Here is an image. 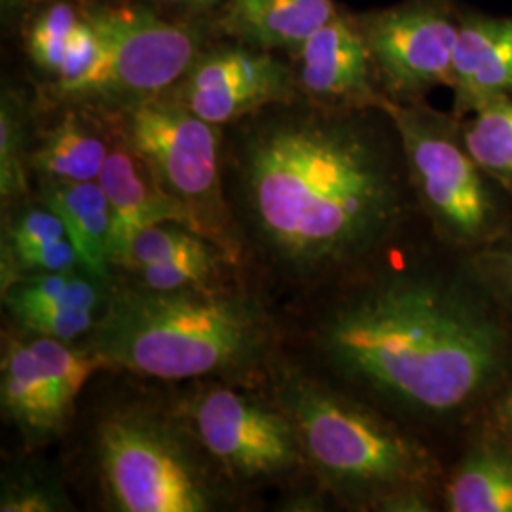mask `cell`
I'll return each mask as SVG.
<instances>
[{"mask_svg":"<svg viewBox=\"0 0 512 512\" xmlns=\"http://www.w3.org/2000/svg\"><path fill=\"white\" fill-rule=\"evenodd\" d=\"M260 112L230 160L226 198L241 249L294 285L378 251L412 194L391 116L308 99Z\"/></svg>","mask_w":512,"mask_h":512,"instance_id":"1","label":"cell"},{"mask_svg":"<svg viewBox=\"0 0 512 512\" xmlns=\"http://www.w3.org/2000/svg\"><path fill=\"white\" fill-rule=\"evenodd\" d=\"M351 384L421 416H450L503 372L507 338L471 294L429 275H385L338 300L317 330Z\"/></svg>","mask_w":512,"mask_h":512,"instance_id":"2","label":"cell"},{"mask_svg":"<svg viewBox=\"0 0 512 512\" xmlns=\"http://www.w3.org/2000/svg\"><path fill=\"white\" fill-rule=\"evenodd\" d=\"M274 346V321L262 304L217 283L112 287L86 344L107 368L171 382L249 376Z\"/></svg>","mask_w":512,"mask_h":512,"instance_id":"3","label":"cell"},{"mask_svg":"<svg viewBox=\"0 0 512 512\" xmlns=\"http://www.w3.org/2000/svg\"><path fill=\"white\" fill-rule=\"evenodd\" d=\"M279 403L298 429L306 465L330 492L387 511L423 509L435 465L416 440L370 408L306 374L279 382Z\"/></svg>","mask_w":512,"mask_h":512,"instance_id":"4","label":"cell"},{"mask_svg":"<svg viewBox=\"0 0 512 512\" xmlns=\"http://www.w3.org/2000/svg\"><path fill=\"white\" fill-rule=\"evenodd\" d=\"M95 461L114 511L209 512L224 503L226 476L183 416L112 408L95 431Z\"/></svg>","mask_w":512,"mask_h":512,"instance_id":"5","label":"cell"},{"mask_svg":"<svg viewBox=\"0 0 512 512\" xmlns=\"http://www.w3.org/2000/svg\"><path fill=\"white\" fill-rule=\"evenodd\" d=\"M384 109L401 139L412 196L435 230L459 247L494 243L509 194L469 154L458 116L425 101H385Z\"/></svg>","mask_w":512,"mask_h":512,"instance_id":"6","label":"cell"},{"mask_svg":"<svg viewBox=\"0 0 512 512\" xmlns=\"http://www.w3.org/2000/svg\"><path fill=\"white\" fill-rule=\"evenodd\" d=\"M124 128V141L179 203L188 226L238 262L243 249L220 175V126L162 95L126 110Z\"/></svg>","mask_w":512,"mask_h":512,"instance_id":"7","label":"cell"},{"mask_svg":"<svg viewBox=\"0 0 512 512\" xmlns=\"http://www.w3.org/2000/svg\"><path fill=\"white\" fill-rule=\"evenodd\" d=\"M181 416L228 480L272 482L308 467L298 429L279 401L209 385L184 403Z\"/></svg>","mask_w":512,"mask_h":512,"instance_id":"8","label":"cell"},{"mask_svg":"<svg viewBox=\"0 0 512 512\" xmlns=\"http://www.w3.org/2000/svg\"><path fill=\"white\" fill-rule=\"evenodd\" d=\"M463 14L459 0H401L357 14L387 101L412 105L450 88Z\"/></svg>","mask_w":512,"mask_h":512,"instance_id":"9","label":"cell"},{"mask_svg":"<svg viewBox=\"0 0 512 512\" xmlns=\"http://www.w3.org/2000/svg\"><path fill=\"white\" fill-rule=\"evenodd\" d=\"M84 16L103 40L105 61L82 99L131 109L169 92L202 55L192 29L143 8L95 6Z\"/></svg>","mask_w":512,"mask_h":512,"instance_id":"10","label":"cell"},{"mask_svg":"<svg viewBox=\"0 0 512 512\" xmlns=\"http://www.w3.org/2000/svg\"><path fill=\"white\" fill-rule=\"evenodd\" d=\"M164 95L203 120L226 126L294 101L300 92L293 67L262 50L232 48L200 55L183 80Z\"/></svg>","mask_w":512,"mask_h":512,"instance_id":"11","label":"cell"},{"mask_svg":"<svg viewBox=\"0 0 512 512\" xmlns=\"http://www.w3.org/2000/svg\"><path fill=\"white\" fill-rule=\"evenodd\" d=\"M294 55V78L308 101L340 109H384L385 97L357 14L340 8Z\"/></svg>","mask_w":512,"mask_h":512,"instance_id":"12","label":"cell"},{"mask_svg":"<svg viewBox=\"0 0 512 512\" xmlns=\"http://www.w3.org/2000/svg\"><path fill=\"white\" fill-rule=\"evenodd\" d=\"M450 90L458 118L512 95V16L465 6Z\"/></svg>","mask_w":512,"mask_h":512,"instance_id":"13","label":"cell"},{"mask_svg":"<svg viewBox=\"0 0 512 512\" xmlns=\"http://www.w3.org/2000/svg\"><path fill=\"white\" fill-rule=\"evenodd\" d=\"M99 184L109 200L116 268L124 264L131 243L141 232L162 222H181L188 226L179 203L165 194L147 164L126 141L110 148Z\"/></svg>","mask_w":512,"mask_h":512,"instance_id":"14","label":"cell"},{"mask_svg":"<svg viewBox=\"0 0 512 512\" xmlns=\"http://www.w3.org/2000/svg\"><path fill=\"white\" fill-rule=\"evenodd\" d=\"M40 203L63 220L82 270L109 283L114 264V239L109 200L99 181L73 183L42 179Z\"/></svg>","mask_w":512,"mask_h":512,"instance_id":"15","label":"cell"},{"mask_svg":"<svg viewBox=\"0 0 512 512\" xmlns=\"http://www.w3.org/2000/svg\"><path fill=\"white\" fill-rule=\"evenodd\" d=\"M338 10L334 0H232L224 29L262 52H294Z\"/></svg>","mask_w":512,"mask_h":512,"instance_id":"16","label":"cell"},{"mask_svg":"<svg viewBox=\"0 0 512 512\" xmlns=\"http://www.w3.org/2000/svg\"><path fill=\"white\" fill-rule=\"evenodd\" d=\"M0 401L10 423L29 440L52 439L67 421L57 410L29 340L8 334L2 346Z\"/></svg>","mask_w":512,"mask_h":512,"instance_id":"17","label":"cell"},{"mask_svg":"<svg viewBox=\"0 0 512 512\" xmlns=\"http://www.w3.org/2000/svg\"><path fill=\"white\" fill-rule=\"evenodd\" d=\"M2 247V289L27 275L82 268L63 220L42 203L10 222Z\"/></svg>","mask_w":512,"mask_h":512,"instance_id":"18","label":"cell"},{"mask_svg":"<svg viewBox=\"0 0 512 512\" xmlns=\"http://www.w3.org/2000/svg\"><path fill=\"white\" fill-rule=\"evenodd\" d=\"M109 152L99 131L78 114L67 112L44 135L31 164L42 179L88 183L99 181Z\"/></svg>","mask_w":512,"mask_h":512,"instance_id":"19","label":"cell"},{"mask_svg":"<svg viewBox=\"0 0 512 512\" xmlns=\"http://www.w3.org/2000/svg\"><path fill=\"white\" fill-rule=\"evenodd\" d=\"M107 281L86 270L27 275L2 289V300L12 315L33 310H103L109 298Z\"/></svg>","mask_w":512,"mask_h":512,"instance_id":"20","label":"cell"},{"mask_svg":"<svg viewBox=\"0 0 512 512\" xmlns=\"http://www.w3.org/2000/svg\"><path fill=\"white\" fill-rule=\"evenodd\" d=\"M446 507L452 512H512V454L497 446L471 452L456 469Z\"/></svg>","mask_w":512,"mask_h":512,"instance_id":"21","label":"cell"},{"mask_svg":"<svg viewBox=\"0 0 512 512\" xmlns=\"http://www.w3.org/2000/svg\"><path fill=\"white\" fill-rule=\"evenodd\" d=\"M459 124L463 143L476 164L512 196V95L461 116Z\"/></svg>","mask_w":512,"mask_h":512,"instance_id":"22","label":"cell"},{"mask_svg":"<svg viewBox=\"0 0 512 512\" xmlns=\"http://www.w3.org/2000/svg\"><path fill=\"white\" fill-rule=\"evenodd\" d=\"M29 346L50 387L57 410L65 420H69L82 387L92 378L95 370L107 366L90 349L73 348L71 342L31 334Z\"/></svg>","mask_w":512,"mask_h":512,"instance_id":"23","label":"cell"},{"mask_svg":"<svg viewBox=\"0 0 512 512\" xmlns=\"http://www.w3.org/2000/svg\"><path fill=\"white\" fill-rule=\"evenodd\" d=\"M236 260L219 245H209L198 253L177 256L160 264H150L137 270H131V283L154 289V291H173L184 287L211 285L222 274L226 264Z\"/></svg>","mask_w":512,"mask_h":512,"instance_id":"24","label":"cell"},{"mask_svg":"<svg viewBox=\"0 0 512 512\" xmlns=\"http://www.w3.org/2000/svg\"><path fill=\"white\" fill-rule=\"evenodd\" d=\"M29 190L25 167V110L14 92L2 93L0 103V198L18 202Z\"/></svg>","mask_w":512,"mask_h":512,"instance_id":"25","label":"cell"},{"mask_svg":"<svg viewBox=\"0 0 512 512\" xmlns=\"http://www.w3.org/2000/svg\"><path fill=\"white\" fill-rule=\"evenodd\" d=\"M80 19L82 14L76 12L73 4L54 2L33 21L27 50L42 73L50 74L52 78L59 73Z\"/></svg>","mask_w":512,"mask_h":512,"instance_id":"26","label":"cell"},{"mask_svg":"<svg viewBox=\"0 0 512 512\" xmlns=\"http://www.w3.org/2000/svg\"><path fill=\"white\" fill-rule=\"evenodd\" d=\"M105 46L92 21L84 16L74 31L67 57L54 76V92L65 99H82L103 67Z\"/></svg>","mask_w":512,"mask_h":512,"instance_id":"27","label":"cell"},{"mask_svg":"<svg viewBox=\"0 0 512 512\" xmlns=\"http://www.w3.org/2000/svg\"><path fill=\"white\" fill-rule=\"evenodd\" d=\"M69 505L67 495L52 475L19 469L2 478L0 512H59L67 511Z\"/></svg>","mask_w":512,"mask_h":512,"instance_id":"28","label":"cell"},{"mask_svg":"<svg viewBox=\"0 0 512 512\" xmlns=\"http://www.w3.org/2000/svg\"><path fill=\"white\" fill-rule=\"evenodd\" d=\"M12 317L29 334L74 342L92 332L99 315L90 310H33Z\"/></svg>","mask_w":512,"mask_h":512,"instance_id":"29","label":"cell"},{"mask_svg":"<svg viewBox=\"0 0 512 512\" xmlns=\"http://www.w3.org/2000/svg\"><path fill=\"white\" fill-rule=\"evenodd\" d=\"M476 258L478 279L492 291L499 302L512 310V238L490 245Z\"/></svg>","mask_w":512,"mask_h":512,"instance_id":"30","label":"cell"},{"mask_svg":"<svg viewBox=\"0 0 512 512\" xmlns=\"http://www.w3.org/2000/svg\"><path fill=\"white\" fill-rule=\"evenodd\" d=\"M0 2H2L4 12H16V10H21L23 6H27L33 0H0Z\"/></svg>","mask_w":512,"mask_h":512,"instance_id":"31","label":"cell"},{"mask_svg":"<svg viewBox=\"0 0 512 512\" xmlns=\"http://www.w3.org/2000/svg\"><path fill=\"white\" fill-rule=\"evenodd\" d=\"M167 2H171V4H183V6H200V8H205V6L217 4L220 0H167Z\"/></svg>","mask_w":512,"mask_h":512,"instance_id":"32","label":"cell"},{"mask_svg":"<svg viewBox=\"0 0 512 512\" xmlns=\"http://www.w3.org/2000/svg\"><path fill=\"white\" fill-rule=\"evenodd\" d=\"M503 410H505V416L512 421V393L507 397V401H505V406H503Z\"/></svg>","mask_w":512,"mask_h":512,"instance_id":"33","label":"cell"}]
</instances>
